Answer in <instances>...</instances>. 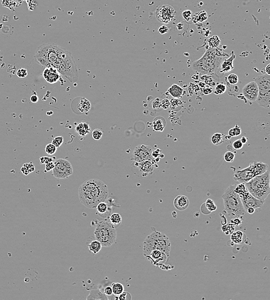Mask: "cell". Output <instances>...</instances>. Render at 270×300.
Here are the masks:
<instances>
[{
  "instance_id": "50",
  "label": "cell",
  "mask_w": 270,
  "mask_h": 300,
  "mask_svg": "<svg viewBox=\"0 0 270 300\" xmlns=\"http://www.w3.org/2000/svg\"><path fill=\"white\" fill-rule=\"evenodd\" d=\"M232 145L234 150H240L243 147V144L240 139H237L235 140L233 143Z\"/></svg>"
},
{
  "instance_id": "60",
  "label": "cell",
  "mask_w": 270,
  "mask_h": 300,
  "mask_svg": "<svg viewBox=\"0 0 270 300\" xmlns=\"http://www.w3.org/2000/svg\"><path fill=\"white\" fill-rule=\"evenodd\" d=\"M255 210L253 208H249L246 211V212H247L249 214H253V213H255Z\"/></svg>"
},
{
  "instance_id": "8",
  "label": "cell",
  "mask_w": 270,
  "mask_h": 300,
  "mask_svg": "<svg viewBox=\"0 0 270 300\" xmlns=\"http://www.w3.org/2000/svg\"><path fill=\"white\" fill-rule=\"evenodd\" d=\"M258 87V96L256 102L260 106L269 109L270 106V76L267 74L259 76L255 79Z\"/></svg>"
},
{
  "instance_id": "43",
  "label": "cell",
  "mask_w": 270,
  "mask_h": 300,
  "mask_svg": "<svg viewBox=\"0 0 270 300\" xmlns=\"http://www.w3.org/2000/svg\"><path fill=\"white\" fill-rule=\"evenodd\" d=\"M180 106V107H182V102L180 100L178 99V98H175L172 99L170 101V106L171 108L172 109H175L176 107Z\"/></svg>"
},
{
  "instance_id": "4",
  "label": "cell",
  "mask_w": 270,
  "mask_h": 300,
  "mask_svg": "<svg viewBox=\"0 0 270 300\" xmlns=\"http://www.w3.org/2000/svg\"><path fill=\"white\" fill-rule=\"evenodd\" d=\"M270 172L267 170L261 175H256L246 183L249 194L259 200L265 201L270 194Z\"/></svg>"
},
{
  "instance_id": "37",
  "label": "cell",
  "mask_w": 270,
  "mask_h": 300,
  "mask_svg": "<svg viewBox=\"0 0 270 300\" xmlns=\"http://www.w3.org/2000/svg\"><path fill=\"white\" fill-rule=\"evenodd\" d=\"M205 204H206V208L207 209V210L210 213L211 212H213V211H215L217 208V207L215 205V203L214 202V201L210 199H207V200L206 201Z\"/></svg>"
},
{
  "instance_id": "10",
  "label": "cell",
  "mask_w": 270,
  "mask_h": 300,
  "mask_svg": "<svg viewBox=\"0 0 270 300\" xmlns=\"http://www.w3.org/2000/svg\"><path fill=\"white\" fill-rule=\"evenodd\" d=\"M153 149L151 146L145 144L137 145L133 151L131 156V160L134 162L141 163L146 161H154L152 156Z\"/></svg>"
},
{
  "instance_id": "48",
  "label": "cell",
  "mask_w": 270,
  "mask_h": 300,
  "mask_svg": "<svg viewBox=\"0 0 270 300\" xmlns=\"http://www.w3.org/2000/svg\"><path fill=\"white\" fill-rule=\"evenodd\" d=\"M234 226L230 223L227 224V225H223L222 227V231L225 232V233H226L227 231H228L227 234H229V233H232L233 231H234Z\"/></svg>"
},
{
  "instance_id": "28",
  "label": "cell",
  "mask_w": 270,
  "mask_h": 300,
  "mask_svg": "<svg viewBox=\"0 0 270 300\" xmlns=\"http://www.w3.org/2000/svg\"><path fill=\"white\" fill-rule=\"evenodd\" d=\"M88 249L93 255L98 253L102 248V245L101 243L97 240H92V241L88 245Z\"/></svg>"
},
{
  "instance_id": "19",
  "label": "cell",
  "mask_w": 270,
  "mask_h": 300,
  "mask_svg": "<svg viewBox=\"0 0 270 300\" xmlns=\"http://www.w3.org/2000/svg\"><path fill=\"white\" fill-rule=\"evenodd\" d=\"M190 204L188 198L184 195H178L173 200V205L176 209L182 211L186 210Z\"/></svg>"
},
{
  "instance_id": "41",
  "label": "cell",
  "mask_w": 270,
  "mask_h": 300,
  "mask_svg": "<svg viewBox=\"0 0 270 300\" xmlns=\"http://www.w3.org/2000/svg\"><path fill=\"white\" fill-rule=\"evenodd\" d=\"M227 91V86L223 83L218 84L215 88V91L217 94H224Z\"/></svg>"
},
{
  "instance_id": "56",
  "label": "cell",
  "mask_w": 270,
  "mask_h": 300,
  "mask_svg": "<svg viewBox=\"0 0 270 300\" xmlns=\"http://www.w3.org/2000/svg\"><path fill=\"white\" fill-rule=\"evenodd\" d=\"M54 168V163L53 162H50L46 164L45 170L46 171H50L51 170H53V169Z\"/></svg>"
},
{
  "instance_id": "53",
  "label": "cell",
  "mask_w": 270,
  "mask_h": 300,
  "mask_svg": "<svg viewBox=\"0 0 270 300\" xmlns=\"http://www.w3.org/2000/svg\"><path fill=\"white\" fill-rule=\"evenodd\" d=\"M103 293L107 297L108 296H110V297L112 296V295H113V293H112V290L111 286H106L104 288V289Z\"/></svg>"
},
{
  "instance_id": "57",
  "label": "cell",
  "mask_w": 270,
  "mask_h": 300,
  "mask_svg": "<svg viewBox=\"0 0 270 300\" xmlns=\"http://www.w3.org/2000/svg\"><path fill=\"white\" fill-rule=\"evenodd\" d=\"M232 224L235 226H237L239 225H240L241 223H242V221L239 219V218H234L233 220H231V222H230Z\"/></svg>"
},
{
  "instance_id": "26",
  "label": "cell",
  "mask_w": 270,
  "mask_h": 300,
  "mask_svg": "<svg viewBox=\"0 0 270 300\" xmlns=\"http://www.w3.org/2000/svg\"><path fill=\"white\" fill-rule=\"evenodd\" d=\"M234 191L236 194H238L240 199L245 198L249 194L244 183H239V184L236 185L234 188Z\"/></svg>"
},
{
  "instance_id": "5",
  "label": "cell",
  "mask_w": 270,
  "mask_h": 300,
  "mask_svg": "<svg viewBox=\"0 0 270 300\" xmlns=\"http://www.w3.org/2000/svg\"><path fill=\"white\" fill-rule=\"evenodd\" d=\"M236 185L227 188L222 195L223 205L227 215L232 218H239L246 212L238 194L234 191Z\"/></svg>"
},
{
  "instance_id": "58",
  "label": "cell",
  "mask_w": 270,
  "mask_h": 300,
  "mask_svg": "<svg viewBox=\"0 0 270 300\" xmlns=\"http://www.w3.org/2000/svg\"><path fill=\"white\" fill-rule=\"evenodd\" d=\"M203 93L204 95H209L213 93V90L210 87H205L203 90Z\"/></svg>"
},
{
  "instance_id": "36",
  "label": "cell",
  "mask_w": 270,
  "mask_h": 300,
  "mask_svg": "<svg viewBox=\"0 0 270 300\" xmlns=\"http://www.w3.org/2000/svg\"><path fill=\"white\" fill-rule=\"evenodd\" d=\"M241 133V129L239 126H238V125H236L234 128L230 129L228 131V135L230 138L239 136Z\"/></svg>"
},
{
  "instance_id": "23",
  "label": "cell",
  "mask_w": 270,
  "mask_h": 300,
  "mask_svg": "<svg viewBox=\"0 0 270 300\" xmlns=\"http://www.w3.org/2000/svg\"><path fill=\"white\" fill-rule=\"evenodd\" d=\"M91 127L88 124L84 122H80L76 126L75 131L81 136H85L91 132Z\"/></svg>"
},
{
  "instance_id": "42",
  "label": "cell",
  "mask_w": 270,
  "mask_h": 300,
  "mask_svg": "<svg viewBox=\"0 0 270 300\" xmlns=\"http://www.w3.org/2000/svg\"><path fill=\"white\" fill-rule=\"evenodd\" d=\"M227 81L231 85H235L239 81L238 76L234 73H231L227 77Z\"/></svg>"
},
{
  "instance_id": "54",
  "label": "cell",
  "mask_w": 270,
  "mask_h": 300,
  "mask_svg": "<svg viewBox=\"0 0 270 300\" xmlns=\"http://www.w3.org/2000/svg\"><path fill=\"white\" fill-rule=\"evenodd\" d=\"M152 106L153 109H157L161 107V104L159 98H156L152 103Z\"/></svg>"
},
{
  "instance_id": "39",
  "label": "cell",
  "mask_w": 270,
  "mask_h": 300,
  "mask_svg": "<svg viewBox=\"0 0 270 300\" xmlns=\"http://www.w3.org/2000/svg\"><path fill=\"white\" fill-rule=\"evenodd\" d=\"M202 76H203L204 77H205V79L203 78L202 77H201V79L206 84H209V85L212 86V87L213 86H214L215 84H216V83H215L216 82H215V80L214 79V78L211 76H210V75H202Z\"/></svg>"
},
{
  "instance_id": "21",
  "label": "cell",
  "mask_w": 270,
  "mask_h": 300,
  "mask_svg": "<svg viewBox=\"0 0 270 300\" xmlns=\"http://www.w3.org/2000/svg\"><path fill=\"white\" fill-rule=\"evenodd\" d=\"M255 175H261L265 173L268 169V165L267 163L262 162H253L249 165Z\"/></svg>"
},
{
  "instance_id": "45",
  "label": "cell",
  "mask_w": 270,
  "mask_h": 300,
  "mask_svg": "<svg viewBox=\"0 0 270 300\" xmlns=\"http://www.w3.org/2000/svg\"><path fill=\"white\" fill-rule=\"evenodd\" d=\"M63 143V138L62 136H57L54 138L51 143L54 144L56 148H58L60 146H61Z\"/></svg>"
},
{
  "instance_id": "12",
  "label": "cell",
  "mask_w": 270,
  "mask_h": 300,
  "mask_svg": "<svg viewBox=\"0 0 270 300\" xmlns=\"http://www.w3.org/2000/svg\"><path fill=\"white\" fill-rule=\"evenodd\" d=\"M145 257L157 267H159L161 269H163L164 267H166L165 266V263L166 262L168 258L169 257L164 252L157 249L150 251Z\"/></svg>"
},
{
  "instance_id": "49",
  "label": "cell",
  "mask_w": 270,
  "mask_h": 300,
  "mask_svg": "<svg viewBox=\"0 0 270 300\" xmlns=\"http://www.w3.org/2000/svg\"><path fill=\"white\" fill-rule=\"evenodd\" d=\"M16 75L20 78H21V79L24 78L28 75L27 70L25 69V68H20V69H18V70L17 71V73H16Z\"/></svg>"
},
{
  "instance_id": "1",
  "label": "cell",
  "mask_w": 270,
  "mask_h": 300,
  "mask_svg": "<svg viewBox=\"0 0 270 300\" xmlns=\"http://www.w3.org/2000/svg\"><path fill=\"white\" fill-rule=\"evenodd\" d=\"M37 63L45 68L53 67L72 83L79 79L77 64L71 52L54 44L40 45L35 54Z\"/></svg>"
},
{
  "instance_id": "46",
  "label": "cell",
  "mask_w": 270,
  "mask_h": 300,
  "mask_svg": "<svg viewBox=\"0 0 270 300\" xmlns=\"http://www.w3.org/2000/svg\"><path fill=\"white\" fill-rule=\"evenodd\" d=\"M182 17L183 18V19L185 21H189L192 19L193 13L190 10H185L182 13Z\"/></svg>"
},
{
  "instance_id": "17",
  "label": "cell",
  "mask_w": 270,
  "mask_h": 300,
  "mask_svg": "<svg viewBox=\"0 0 270 300\" xmlns=\"http://www.w3.org/2000/svg\"><path fill=\"white\" fill-rule=\"evenodd\" d=\"M135 166L141 173L143 176H147L153 172L154 165L152 161H146L141 163L134 162Z\"/></svg>"
},
{
  "instance_id": "59",
  "label": "cell",
  "mask_w": 270,
  "mask_h": 300,
  "mask_svg": "<svg viewBox=\"0 0 270 300\" xmlns=\"http://www.w3.org/2000/svg\"><path fill=\"white\" fill-rule=\"evenodd\" d=\"M30 100L32 103H37L39 100V98L37 95H33L31 96Z\"/></svg>"
},
{
  "instance_id": "51",
  "label": "cell",
  "mask_w": 270,
  "mask_h": 300,
  "mask_svg": "<svg viewBox=\"0 0 270 300\" xmlns=\"http://www.w3.org/2000/svg\"><path fill=\"white\" fill-rule=\"evenodd\" d=\"M161 107L163 109H167L170 106V101L167 99H165L161 102Z\"/></svg>"
},
{
  "instance_id": "55",
  "label": "cell",
  "mask_w": 270,
  "mask_h": 300,
  "mask_svg": "<svg viewBox=\"0 0 270 300\" xmlns=\"http://www.w3.org/2000/svg\"><path fill=\"white\" fill-rule=\"evenodd\" d=\"M169 31V28L165 25H161L158 30L159 32L161 34H165Z\"/></svg>"
},
{
  "instance_id": "24",
  "label": "cell",
  "mask_w": 270,
  "mask_h": 300,
  "mask_svg": "<svg viewBox=\"0 0 270 300\" xmlns=\"http://www.w3.org/2000/svg\"><path fill=\"white\" fill-rule=\"evenodd\" d=\"M86 300H108V298L100 290L93 289L91 290L90 293L86 298Z\"/></svg>"
},
{
  "instance_id": "30",
  "label": "cell",
  "mask_w": 270,
  "mask_h": 300,
  "mask_svg": "<svg viewBox=\"0 0 270 300\" xmlns=\"http://www.w3.org/2000/svg\"><path fill=\"white\" fill-rule=\"evenodd\" d=\"M113 295L118 296L124 292V286L123 285L119 282H114L111 285Z\"/></svg>"
},
{
  "instance_id": "6",
  "label": "cell",
  "mask_w": 270,
  "mask_h": 300,
  "mask_svg": "<svg viewBox=\"0 0 270 300\" xmlns=\"http://www.w3.org/2000/svg\"><path fill=\"white\" fill-rule=\"evenodd\" d=\"M171 244L169 238L161 232L154 231L146 238L143 243L144 256L152 250L157 249L166 253L168 256L170 255Z\"/></svg>"
},
{
  "instance_id": "7",
  "label": "cell",
  "mask_w": 270,
  "mask_h": 300,
  "mask_svg": "<svg viewBox=\"0 0 270 300\" xmlns=\"http://www.w3.org/2000/svg\"><path fill=\"white\" fill-rule=\"evenodd\" d=\"M94 235L96 240L104 247H110L117 242V231L111 225L108 218L98 222L95 229Z\"/></svg>"
},
{
  "instance_id": "13",
  "label": "cell",
  "mask_w": 270,
  "mask_h": 300,
  "mask_svg": "<svg viewBox=\"0 0 270 300\" xmlns=\"http://www.w3.org/2000/svg\"><path fill=\"white\" fill-rule=\"evenodd\" d=\"M255 176L251 167L249 166L246 169L237 170L234 173L233 179L235 181L246 184Z\"/></svg>"
},
{
  "instance_id": "18",
  "label": "cell",
  "mask_w": 270,
  "mask_h": 300,
  "mask_svg": "<svg viewBox=\"0 0 270 300\" xmlns=\"http://www.w3.org/2000/svg\"><path fill=\"white\" fill-rule=\"evenodd\" d=\"M236 58V56L234 54L233 51H232L230 56L228 57L227 58H225L222 61L220 65V73H225L229 72L234 69V66L233 63L234 59Z\"/></svg>"
},
{
  "instance_id": "40",
  "label": "cell",
  "mask_w": 270,
  "mask_h": 300,
  "mask_svg": "<svg viewBox=\"0 0 270 300\" xmlns=\"http://www.w3.org/2000/svg\"><path fill=\"white\" fill-rule=\"evenodd\" d=\"M235 155L232 151H227L223 155V159L225 162L227 163L232 162L234 159Z\"/></svg>"
},
{
  "instance_id": "29",
  "label": "cell",
  "mask_w": 270,
  "mask_h": 300,
  "mask_svg": "<svg viewBox=\"0 0 270 300\" xmlns=\"http://www.w3.org/2000/svg\"><path fill=\"white\" fill-rule=\"evenodd\" d=\"M108 219L110 222L111 225H112L115 228L117 227L119 225L121 224L122 218L121 215L118 214V213H114L111 214L110 217H108Z\"/></svg>"
},
{
  "instance_id": "22",
  "label": "cell",
  "mask_w": 270,
  "mask_h": 300,
  "mask_svg": "<svg viewBox=\"0 0 270 300\" xmlns=\"http://www.w3.org/2000/svg\"><path fill=\"white\" fill-rule=\"evenodd\" d=\"M77 105V110L82 113L88 112L91 109V104L89 100L85 98L80 97Z\"/></svg>"
},
{
  "instance_id": "3",
  "label": "cell",
  "mask_w": 270,
  "mask_h": 300,
  "mask_svg": "<svg viewBox=\"0 0 270 300\" xmlns=\"http://www.w3.org/2000/svg\"><path fill=\"white\" fill-rule=\"evenodd\" d=\"M228 57V54L218 47L215 49L209 47L200 59L192 64V68L199 75L215 74L223 60Z\"/></svg>"
},
{
  "instance_id": "14",
  "label": "cell",
  "mask_w": 270,
  "mask_h": 300,
  "mask_svg": "<svg viewBox=\"0 0 270 300\" xmlns=\"http://www.w3.org/2000/svg\"><path fill=\"white\" fill-rule=\"evenodd\" d=\"M244 97L251 102H256L258 96V87L255 81L246 84L243 89Z\"/></svg>"
},
{
  "instance_id": "62",
  "label": "cell",
  "mask_w": 270,
  "mask_h": 300,
  "mask_svg": "<svg viewBox=\"0 0 270 300\" xmlns=\"http://www.w3.org/2000/svg\"><path fill=\"white\" fill-rule=\"evenodd\" d=\"M240 140H241V142L243 143V144H246V142H247V139L245 136H243L242 138L240 139Z\"/></svg>"
},
{
  "instance_id": "31",
  "label": "cell",
  "mask_w": 270,
  "mask_h": 300,
  "mask_svg": "<svg viewBox=\"0 0 270 300\" xmlns=\"http://www.w3.org/2000/svg\"><path fill=\"white\" fill-rule=\"evenodd\" d=\"M243 233L240 230L235 231L232 233L230 236L231 241L234 244H241L243 241Z\"/></svg>"
},
{
  "instance_id": "61",
  "label": "cell",
  "mask_w": 270,
  "mask_h": 300,
  "mask_svg": "<svg viewBox=\"0 0 270 300\" xmlns=\"http://www.w3.org/2000/svg\"><path fill=\"white\" fill-rule=\"evenodd\" d=\"M270 64H268V65H267V67H265V73H267V75H270Z\"/></svg>"
},
{
  "instance_id": "38",
  "label": "cell",
  "mask_w": 270,
  "mask_h": 300,
  "mask_svg": "<svg viewBox=\"0 0 270 300\" xmlns=\"http://www.w3.org/2000/svg\"><path fill=\"white\" fill-rule=\"evenodd\" d=\"M56 150H57V148L55 147L54 144H53L52 143H50V144L46 145V146L45 147L46 152L50 155H53L55 154L56 152Z\"/></svg>"
},
{
  "instance_id": "47",
  "label": "cell",
  "mask_w": 270,
  "mask_h": 300,
  "mask_svg": "<svg viewBox=\"0 0 270 300\" xmlns=\"http://www.w3.org/2000/svg\"><path fill=\"white\" fill-rule=\"evenodd\" d=\"M132 298L131 295L127 292H123L122 293L117 296V300H131Z\"/></svg>"
},
{
  "instance_id": "15",
  "label": "cell",
  "mask_w": 270,
  "mask_h": 300,
  "mask_svg": "<svg viewBox=\"0 0 270 300\" xmlns=\"http://www.w3.org/2000/svg\"><path fill=\"white\" fill-rule=\"evenodd\" d=\"M246 211L249 208H253L255 211L257 209L261 210L264 204V201L259 200L249 194L246 197L241 199Z\"/></svg>"
},
{
  "instance_id": "9",
  "label": "cell",
  "mask_w": 270,
  "mask_h": 300,
  "mask_svg": "<svg viewBox=\"0 0 270 300\" xmlns=\"http://www.w3.org/2000/svg\"><path fill=\"white\" fill-rule=\"evenodd\" d=\"M73 173V169L70 162L64 159H58L54 162L52 175L58 179L67 178Z\"/></svg>"
},
{
  "instance_id": "35",
  "label": "cell",
  "mask_w": 270,
  "mask_h": 300,
  "mask_svg": "<svg viewBox=\"0 0 270 300\" xmlns=\"http://www.w3.org/2000/svg\"><path fill=\"white\" fill-rule=\"evenodd\" d=\"M21 171L25 175L30 174L35 170V166L32 163H27L21 168Z\"/></svg>"
},
{
  "instance_id": "33",
  "label": "cell",
  "mask_w": 270,
  "mask_h": 300,
  "mask_svg": "<svg viewBox=\"0 0 270 300\" xmlns=\"http://www.w3.org/2000/svg\"><path fill=\"white\" fill-rule=\"evenodd\" d=\"M197 15L195 16H192V19H194V22L195 23H202L206 20L207 19V13L204 11H201L200 12L197 13Z\"/></svg>"
},
{
  "instance_id": "25",
  "label": "cell",
  "mask_w": 270,
  "mask_h": 300,
  "mask_svg": "<svg viewBox=\"0 0 270 300\" xmlns=\"http://www.w3.org/2000/svg\"><path fill=\"white\" fill-rule=\"evenodd\" d=\"M168 91L172 97L175 98H179L182 97V96L183 95L184 90L183 88L178 84H173L168 88Z\"/></svg>"
},
{
  "instance_id": "16",
  "label": "cell",
  "mask_w": 270,
  "mask_h": 300,
  "mask_svg": "<svg viewBox=\"0 0 270 300\" xmlns=\"http://www.w3.org/2000/svg\"><path fill=\"white\" fill-rule=\"evenodd\" d=\"M43 77L49 84H54L60 79V73L56 69L53 68H46L43 70Z\"/></svg>"
},
{
  "instance_id": "27",
  "label": "cell",
  "mask_w": 270,
  "mask_h": 300,
  "mask_svg": "<svg viewBox=\"0 0 270 300\" xmlns=\"http://www.w3.org/2000/svg\"><path fill=\"white\" fill-rule=\"evenodd\" d=\"M166 124L165 119L162 117H158L154 119L153 122L154 130L156 131H163L166 127Z\"/></svg>"
},
{
  "instance_id": "44",
  "label": "cell",
  "mask_w": 270,
  "mask_h": 300,
  "mask_svg": "<svg viewBox=\"0 0 270 300\" xmlns=\"http://www.w3.org/2000/svg\"><path fill=\"white\" fill-rule=\"evenodd\" d=\"M92 136L94 140H98L103 136V132L98 129H95L92 132Z\"/></svg>"
},
{
  "instance_id": "20",
  "label": "cell",
  "mask_w": 270,
  "mask_h": 300,
  "mask_svg": "<svg viewBox=\"0 0 270 300\" xmlns=\"http://www.w3.org/2000/svg\"><path fill=\"white\" fill-rule=\"evenodd\" d=\"M96 208L97 214L100 217L104 218L105 219L110 217L112 211L111 206L108 204L106 203L105 201H102L98 203Z\"/></svg>"
},
{
  "instance_id": "11",
  "label": "cell",
  "mask_w": 270,
  "mask_h": 300,
  "mask_svg": "<svg viewBox=\"0 0 270 300\" xmlns=\"http://www.w3.org/2000/svg\"><path fill=\"white\" fill-rule=\"evenodd\" d=\"M175 11L170 5H162L159 6L156 12L157 20L165 24L171 22L175 17Z\"/></svg>"
},
{
  "instance_id": "34",
  "label": "cell",
  "mask_w": 270,
  "mask_h": 300,
  "mask_svg": "<svg viewBox=\"0 0 270 300\" xmlns=\"http://www.w3.org/2000/svg\"><path fill=\"white\" fill-rule=\"evenodd\" d=\"M211 141L212 143L214 145H220L222 144L223 141V136L222 133H215L211 138Z\"/></svg>"
},
{
  "instance_id": "32",
  "label": "cell",
  "mask_w": 270,
  "mask_h": 300,
  "mask_svg": "<svg viewBox=\"0 0 270 300\" xmlns=\"http://www.w3.org/2000/svg\"><path fill=\"white\" fill-rule=\"evenodd\" d=\"M207 42L210 47L214 49L218 48L221 44L220 38L217 35H214L212 37L210 38L207 40Z\"/></svg>"
},
{
  "instance_id": "52",
  "label": "cell",
  "mask_w": 270,
  "mask_h": 300,
  "mask_svg": "<svg viewBox=\"0 0 270 300\" xmlns=\"http://www.w3.org/2000/svg\"><path fill=\"white\" fill-rule=\"evenodd\" d=\"M40 160L41 164H47L50 162H53V159L51 158L47 157V156H43V157L40 158Z\"/></svg>"
},
{
  "instance_id": "2",
  "label": "cell",
  "mask_w": 270,
  "mask_h": 300,
  "mask_svg": "<svg viewBox=\"0 0 270 300\" xmlns=\"http://www.w3.org/2000/svg\"><path fill=\"white\" fill-rule=\"evenodd\" d=\"M108 195V189L104 182L98 179H91L81 184L79 189V197L82 205L95 208L98 203L105 201Z\"/></svg>"
}]
</instances>
